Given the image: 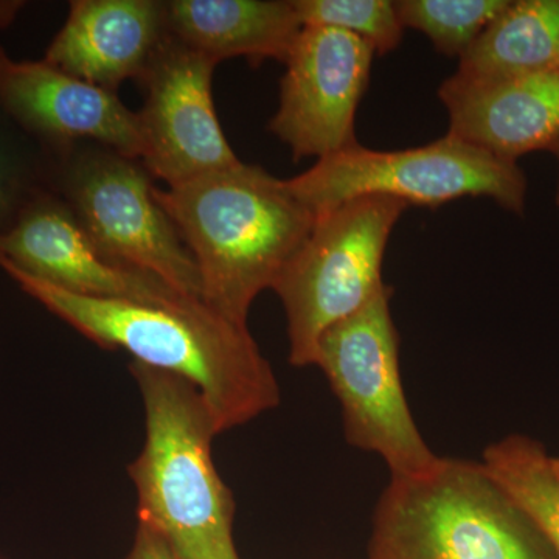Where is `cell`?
<instances>
[{"label": "cell", "mask_w": 559, "mask_h": 559, "mask_svg": "<svg viewBox=\"0 0 559 559\" xmlns=\"http://www.w3.org/2000/svg\"><path fill=\"white\" fill-rule=\"evenodd\" d=\"M294 5L304 27L349 33L380 57L399 49L406 31L390 0H294Z\"/></svg>", "instance_id": "19"}, {"label": "cell", "mask_w": 559, "mask_h": 559, "mask_svg": "<svg viewBox=\"0 0 559 559\" xmlns=\"http://www.w3.org/2000/svg\"><path fill=\"white\" fill-rule=\"evenodd\" d=\"M22 2H0V27H7L22 9Z\"/></svg>", "instance_id": "22"}, {"label": "cell", "mask_w": 559, "mask_h": 559, "mask_svg": "<svg viewBox=\"0 0 559 559\" xmlns=\"http://www.w3.org/2000/svg\"><path fill=\"white\" fill-rule=\"evenodd\" d=\"M0 257L25 274L76 296L160 307L204 304L106 259L50 187L39 191L13 226L0 235Z\"/></svg>", "instance_id": "11"}, {"label": "cell", "mask_w": 559, "mask_h": 559, "mask_svg": "<svg viewBox=\"0 0 559 559\" xmlns=\"http://www.w3.org/2000/svg\"><path fill=\"white\" fill-rule=\"evenodd\" d=\"M377 55L369 44L330 27H304L280 83V105L270 123L294 160H320L358 145L356 112Z\"/></svg>", "instance_id": "10"}, {"label": "cell", "mask_w": 559, "mask_h": 559, "mask_svg": "<svg viewBox=\"0 0 559 559\" xmlns=\"http://www.w3.org/2000/svg\"><path fill=\"white\" fill-rule=\"evenodd\" d=\"M167 35L164 0H75L44 61L117 94L142 80Z\"/></svg>", "instance_id": "13"}, {"label": "cell", "mask_w": 559, "mask_h": 559, "mask_svg": "<svg viewBox=\"0 0 559 559\" xmlns=\"http://www.w3.org/2000/svg\"><path fill=\"white\" fill-rule=\"evenodd\" d=\"M218 62L167 35L139 81L142 164L153 178L176 187L241 164L224 135L212 80Z\"/></svg>", "instance_id": "9"}, {"label": "cell", "mask_w": 559, "mask_h": 559, "mask_svg": "<svg viewBox=\"0 0 559 559\" xmlns=\"http://www.w3.org/2000/svg\"><path fill=\"white\" fill-rule=\"evenodd\" d=\"M480 465L559 559V476L546 450L528 437L510 436L489 444Z\"/></svg>", "instance_id": "17"}, {"label": "cell", "mask_w": 559, "mask_h": 559, "mask_svg": "<svg viewBox=\"0 0 559 559\" xmlns=\"http://www.w3.org/2000/svg\"><path fill=\"white\" fill-rule=\"evenodd\" d=\"M127 559H176L159 533L145 522L138 521L134 544Z\"/></svg>", "instance_id": "21"}, {"label": "cell", "mask_w": 559, "mask_h": 559, "mask_svg": "<svg viewBox=\"0 0 559 559\" xmlns=\"http://www.w3.org/2000/svg\"><path fill=\"white\" fill-rule=\"evenodd\" d=\"M145 407V444L130 465L138 516L176 559H240L230 488L213 462L219 436L200 390L170 371L132 362Z\"/></svg>", "instance_id": "3"}, {"label": "cell", "mask_w": 559, "mask_h": 559, "mask_svg": "<svg viewBox=\"0 0 559 559\" xmlns=\"http://www.w3.org/2000/svg\"><path fill=\"white\" fill-rule=\"evenodd\" d=\"M559 0H510L459 60L451 80L489 84L555 69Z\"/></svg>", "instance_id": "16"}, {"label": "cell", "mask_w": 559, "mask_h": 559, "mask_svg": "<svg viewBox=\"0 0 559 559\" xmlns=\"http://www.w3.org/2000/svg\"><path fill=\"white\" fill-rule=\"evenodd\" d=\"M555 156H557L558 165H559V143L557 145V148L554 150ZM557 205L559 207V178H558V189H557Z\"/></svg>", "instance_id": "23"}, {"label": "cell", "mask_w": 559, "mask_h": 559, "mask_svg": "<svg viewBox=\"0 0 559 559\" xmlns=\"http://www.w3.org/2000/svg\"><path fill=\"white\" fill-rule=\"evenodd\" d=\"M173 39L215 62H285L304 31L294 0H165Z\"/></svg>", "instance_id": "15"}, {"label": "cell", "mask_w": 559, "mask_h": 559, "mask_svg": "<svg viewBox=\"0 0 559 559\" xmlns=\"http://www.w3.org/2000/svg\"><path fill=\"white\" fill-rule=\"evenodd\" d=\"M384 285L358 312L320 337L314 366L341 403L348 444L380 455L390 476H415L439 462L404 393L400 336Z\"/></svg>", "instance_id": "8"}, {"label": "cell", "mask_w": 559, "mask_h": 559, "mask_svg": "<svg viewBox=\"0 0 559 559\" xmlns=\"http://www.w3.org/2000/svg\"><path fill=\"white\" fill-rule=\"evenodd\" d=\"M510 0H400L401 24L428 36L444 57L462 58Z\"/></svg>", "instance_id": "18"}, {"label": "cell", "mask_w": 559, "mask_h": 559, "mask_svg": "<svg viewBox=\"0 0 559 559\" xmlns=\"http://www.w3.org/2000/svg\"><path fill=\"white\" fill-rule=\"evenodd\" d=\"M288 183L316 215L369 194L430 209L462 198H489L516 215H524L527 202V178L518 162L450 132L428 145L399 151L358 143L316 162Z\"/></svg>", "instance_id": "7"}, {"label": "cell", "mask_w": 559, "mask_h": 559, "mask_svg": "<svg viewBox=\"0 0 559 559\" xmlns=\"http://www.w3.org/2000/svg\"><path fill=\"white\" fill-rule=\"evenodd\" d=\"M154 197L197 263L204 304L240 325H248L253 301L274 288L318 219L288 179L242 162L180 186L154 187Z\"/></svg>", "instance_id": "2"}, {"label": "cell", "mask_w": 559, "mask_h": 559, "mask_svg": "<svg viewBox=\"0 0 559 559\" xmlns=\"http://www.w3.org/2000/svg\"><path fill=\"white\" fill-rule=\"evenodd\" d=\"M46 187L13 146L0 138V235Z\"/></svg>", "instance_id": "20"}, {"label": "cell", "mask_w": 559, "mask_h": 559, "mask_svg": "<svg viewBox=\"0 0 559 559\" xmlns=\"http://www.w3.org/2000/svg\"><path fill=\"white\" fill-rule=\"evenodd\" d=\"M407 207L395 198L369 194L319 213L272 288L285 310L294 367L314 366L320 337L385 285V249Z\"/></svg>", "instance_id": "6"}, {"label": "cell", "mask_w": 559, "mask_h": 559, "mask_svg": "<svg viewBox=\"0 0 559 559\" xmlns=\"http://www.w3.org/2000/svg\"><path fill=\"white\" fill-rule=\"evenodd\" d=\"M55 156L49 187L106 259L204 301L197 263L154 197L142 162L94 142L75 143Z\"/></svg>", "instance_id": "5"}, {"label": "cell", "mask_w": 559, "mask_h": 559, "mask_svg": "<svg viewBox=\"0 0 559 559\" xmlns=\"http://www.w3.org/2000/svg\"><path fill=\"white\" fill-rule=\"evenodd\" d=\"M0 270L87 340L124 349L135 362L190 381L207 401L218 433L280 404L277 378L249 326L230 322L205 304L160 307L92 299L32 277L2 257Z\"/></svg>", "instance_id": "1"}, {"label": "cell", "mask_w": 559, "mask_h": 559, "mask_svg": "<svg viewBox=\"0 0 559 559\" xmlns=\"http://www.w3.org/2000/svg\"><path fill=\"white\" fill-rule=\"evenodd\" d=\"M551 465H554L555 473L559 476V457H551Z\"/></svg>", "instance_id": "24"}, {"label": "cell", "mask_w": 559, "mask_h": 559, "mask_svg": "<svg viewBox=\"0 0 559 559\" xmlns=\"http://www.w3.org/2000/svg\"><path fill=\"white\" fill-rule=\"evenodd\" d=\"M555 70H559V40H558L557 60H555Z\"/></svg>", "instance_id": "25"}, {"label": "cell", "mask_w": 559, "mask_h": 559, "mask_svg": "<svg viewBox=\"0 0 559 559\" xmlns=\"http://www.w3.org/2000/svg\"><path fill=\"white\" fill-rule=\"evenodd\" d=\"M0 112L55 153L94 142L142 162L138 112L117 94L75 79L46 61H17L0 46Z\"/></svg>", "instance_id": "12"}, {"label": "cell", "mask_w": 559, "mask_h": 559, "mask_svg": "<svg viewBox=\"0 0 559 559\" xmlns=\"http://www.w3.org/2000/svg\"><path fill=\"white\" fill-rule=\"evenodd\" d=\"M439 97L450 116V134L503 159L518 162L559 143V70L489 84L448 79Z\"/></svg>", "instance_id": "14"}, {"label": "cell", "mask_w": 559, "mask_h": 559, "mask_svg": "<svg viewBox=\"0 0 559 559\" xmlns=\"http://www.w3.org/2000/svg\"><path fill=\"white\" fill-rule=\"evenodd\" d=\"M369 559H557L480 462L440 457L392 476L374 507Z\"/></svg>", "instance_id": "4"}]
</instances>
